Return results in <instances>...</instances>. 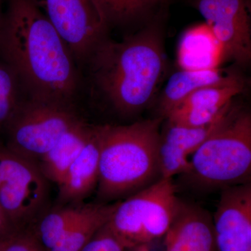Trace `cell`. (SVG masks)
Here are the masks:
<instances>
[{
  "mask_svg": "<svg viewBox=\"0 0 251 251\" xmlns=\"http://www.w3.org/2000/svg\"><path fill=\"white\" fill-rule=\"evenodd\" d=\"M0 52L28 97L74 105L79 68L65 41L33 0H9L0 29Z\"/></svg>",
  "mask_w": 251,
  "mask_h": 251,
  "instance_id": "cell-1",
  "label": "cell"
},
{
  "mask_svg": "<svg viewBox=\"0 0 251 251\" xmlns=\"http://www.w3.org/2000/svg\"><path fill=\"white\" fill-rule=\"evenodd\" d=\"M86 65L94 90L117 113L132 116L143 111L152 103L166 70L159 25L152 21L121 41L107 37Z\"/></svg>",
  "mask_w": 251,
  "mask_h": 251,
  "instance_id": "cell-2",
  "label": "cell"
},
{
  "mask_svg": "<svg viewBox=\"0 0 251 251\" xmlns=\"http://www.w3.org/2000/svg\"><path fill=\"white\" fill-rule=\"evenodd\" d=\"M163 121L156 117L128 125L99 126L100 202L128 197L160 179L158 150Z\"/></svg>",
  "mask_w": 251,
  "mask_h": 251,
  "instance_id": "cell-3",
  "label": "cell"
},
{
  "mask_svg": "<svg viewBox=\"0 0 251 251\" xmlns=\"http://www.w3.org/2000/svg\"><path fill=\"white\" fill-rule=\"evenodd\" d=\"M191 155L183 176L198 191L251 182L250 112L233 102L219 128Z\"/></svg>",
  "mask_w": 251,
  "mask_h": 251,
  "instance_id": "cell-4",
  "label": "cell"
},
{
  "mask_svg": "<svg viewBox=\"0 0 251 251\" xmlns=\"http://www.w3.org/2000/svg\"><path fill=\"white\" fill-rule=\"evenodd\" d=\"M176 193L173 179L160 178L119 201L108 224L126 250L164 237L179 205Z\"/></svg>",
  "mask_w": 251,
  "mask_h": 251,
  "instance_id": "cell-5",
  "label": "cell"
},
{
  "mask_svg": "<svg viewBox=\"0 0 251 251\" xmlns=\"http://www.w3.org/2000/svg\"><path fill=\"white\" fill-rule=\"evenodd\" d=\"M80 120L74 105L27 97L5 130L6 148L36 164Z\"/></svg>",
  "mask_w": 251,
  "mask_h": 251,
  "instance_id": "cell-6",
  "label": "cell"
},
{
  "mask_svg": "<svg viewBox=\"0 0 251 251\" xmlns=\"http://www.w3.org/2000/svg\"><path fill=\"white\" fill-rule=\"evenodd\" d=\"M48 181L35 163L0 148V206L17 230L45 212Z\"/></svg>",
  "mask_w": 251,
  "mask_h": 251,
  "instance_id": "cell-7",
  "label": "cell"
},
{
  "mask_svg": "<svg viewBox=\"0 0 251 251\" xmlns=\"http://www.w3.org/2000/svg\"><path fill=\"white\" fill-rule=\"evenodd\" d=\"M33 1L65 41L78 68L108 37V25L94 0Z\"/></svg>",
  "mask_w": 251,
  "mask_h": 251,
  "instance_id": "cell-8",
  "label": "cell"
},
{
  "mask_svg": "<svg viewBox=\"0 0 251 251\" xmlns=\"http://www.w3.org/2000/svg\"><path fill=\"white\" fill-rule=\"evenodd\" d=\"M192 4L222 48L224 57L247 67L251 59L249 0H192Z\"/></svg>",
  "mask_w": 251,
  "mask_h": 251,
  "instance_id": "cell-9",
  "label": "cell"
},
{
  "mask_svg": "<svg viewBox=\"0 0 251 251\" xmlns=\"http://www.w3.org/2000/svg\"><path fill=\"white\" fill-rule=\"evenodd\" d=\"M212 217L217 251H251V182L221 190Z\"/></svg>",
  "mask_w": 251,
  "mask_h": 251,
  "instance_id": "cell-10",
  "label": "cell"
},
{
  "mask_svg": "<svg viewBox=\"0 0 251 251\" xmlns=\"http://www.w3.org/2000/svg\"><path fill=\"white\" fill-rule=\"evenodd\" d=\"M164 239L165 251H217L212 216L201 206L181 199Z\"/></svg>",
  "mask_w": 251,
  "mask_h": 251,
  "instance_id": "cell-11",
  "label": "cell"
},
{
  "mask_svg": "<svg viewBox=\"0 0 251 251\" xmlns=\"http://www.w3.org/2000/svg\"><path fill=\"white\" fill-rule=\"evenodd\" d=\"M100 160V135L99 126L93 132L58 185L59 205L77 204L88 197L97 187Z\"/></svg>",
  "mask_w": 251,
  "mask_h": 251,
  "instance_id": "cell-12",
  "label": "cell"
},
{
  "mask_svg": "<svg viewBox=\"0 0 251 251\" xmlns=\"http://www.w3.org/2000/svg\"><path fill=\"white\" fill-rule=\"evenodd\" d=\"M239 74L226 73L219 68L187 70L173 74L162 91L158 102L159 116L166 118L190 94L203 87L224 85L242 80Z\"/></svg>",
  "mask_w": 251,
  "mask_h": 251,
  "instance_id": "cell-13",
  "label": "cell"
},
{
  "mask_svg": "<svg viewBox=\"0 0 251 251\" xmlns=\"http://www.w3.org/2000/svg\"><path fill=\"white\" fill-rule=\"evenodd\" d=\"M94 125L80 120L59 138L50 150L36 163L49 181L58 186L73 162L76 159L93 132Z\"/></svg>",
  "mask_w": 251,
  "mask_h": 251,
  "instance_id": "cell-14",
  "label": "cell"
},
{
  "mask_svg": "<svg viewBox=\"0 0 251 251\" xmlns=\"http://www.w3.org/2000/svg\"><path fill=\"white\" fill-rule=\"evenodd\" d=\"M223 57L222 48L206 24L191 28L181 39L178 62L181 69L219 68Z\"/></svg>",
  "mask_w": 251,
  "mask_h": 251,
  "instance_id": "cell-15",
  "label": "cell"
},
{
  "mask_svg": "<svg viewBox=\"0 0 251 251\" xmlns=\"http://www.w3.org/2000/svg\"><path fill=\"white\" fill-rule=\"evenodd\" d=\"M232 103L233 100L216 120L204 126H184L164 120L160 132L158 148L175 156L188 158L219 128Z\"/></svg>",
  "mask_w": 251,
  "mask_h": 251,
  "instance_id": "cell-16",
  "label": "cell"
},
{
  "mask_svg": "<svg viewBox=\"0 0 251 251\" xmlns=\"http://www.w3.org/2000/svg\"><path fill=\"white\" fill-rule=\"evenodd\" d=\"M119 201L112 204H85L80 217L64 234L60 242L50 251L82 250L94 234L110 221Z\"/></svg>",
  "mask_w": 251,
  "mask_h": 251,
  "instance_id": "cell-17",
  "label": "cell"
},
{
  "mask_svg": "<svg viewBox=\"0 0 251 251\" xmlns=\"http://www.w3.org/2000/svg\"><path fill=\"white\" fill-rule=\"evenodd\" d=\"M108 28L153 21L168 0H94Z\"/></svg>",
  "mask_w": 251,
  "mask_h": 251,
  "instance_id": "cell-18",
  "label": "cell"
},
{
  "mask_svg": "<svg viewBox=\"0 0 251 251\" xmlns=\"http://www.w3.org/2000/svg\"><path fill=\"white\" fill-rule=\"evenodd\" d=\"M85 204H64L45 211L36 221L31 233L46 251L53 249L80 217Z\"/></svg>",
  "mask_w": 251,
  "mask_h": 251,
  "instance_id": "cell-19",
  "label": "cell"
},
{
  "mask_svg": "<svg viewBox=\"0 0 251 251\" xmlns=\"http://www.w3.org/2000/svg\"><path fill=\"white\" fill-rule=\"evenodd\" d=\"M27 97L16 71L0 52V131H5Z\"/></svg>",
  "mask_w": 251,
  "mask_h": 251,
  "instance_id": "cell-20",
  "label": "cell"
},
{
  "mask_svg": "<svg viewBox=\"0 0 251 251\" xmlns=\"http://www.w3.org/2000/svg\"><path fill=\"white\" fill-rule=\"evenodd\" d=\"M244 87L245 82L242 79L228 85L203 87L188 95L175 110L195 108L220 110L242 93Z\"/></svg>",
  "mask_w": 251,
  "mask_h": 251,
  "instance_id": "cell-21",
  "label": "cell"
},
{
  "mask_svg": "<svg viewBox=\"0 0 251 251\" xmlns=\"http://www.w3.org/2000/svg\"><path fill=\"white\" fill-rule=\"evenodd\" d=\"M108 223L94 234L80 251H126L125 245L112 232Z\"/></svg>",
  "mask_w": 251,
  "mask_h": 251,
  "instance_id": "cell-22",
  "label": "cell"
},
{
  "mask_svg": "<svg viewBox=\"0 0 251 251\" xmlns=\"http://www.w3.org/2000/svg\"><path fill=\"white\" fill-rule=\"evenodd\" d=\"M0 251H46L31 233L18 231L0 239Z\"/></svg>",
  "mask_w": 251,
  "mask_h": 251,
  "instance_id": "cell-23",
  "label": "cell"
},
{
  "mask_svg": "<svg viewBox=\"0 0 251 251\" xmlns=\"http://www.w3.org/2000/svg\"><path fill=\"white\" fill-rule=\"evenodd\" d=\"M18 230L10 222L0 206V239L16 233Z\"/></svg>",
  "mask_w": 251,
  "mask_h": 251,
  "instance_id": "cell-24",
  "label": "cell"
},
{
  "mask_svg": "<svg viewBox=\"0 0 251 251\" xmlns=\"http://www.w3.org/2000/svg\"><path fill=\"white\" fill-rule=\"evenodd\" d=\"M128 251H149V245H142L139 247L132 248V249H127Z\"/></svg>",
  "mask_w": 251,
  "mask_h": 251,
  "instance_id": "cell-25",
  "label": "cell"
},
{
  "mask_svg": "<svg viewBox=\"0 0 251 251\" xmlns=\"http://www.w3.org/2000/svg\"><path fill=\"white\" fill-rule=\"evenodd\" d=\"M4 0H0V29H1V24H2L3 17L4 14L2 13V4Z\"/></svg>",
  "mask_w": 251,
  "mask_h": 251,
  "instance_id": "cell-26",
  "label": "cell"
}]
</instances>
